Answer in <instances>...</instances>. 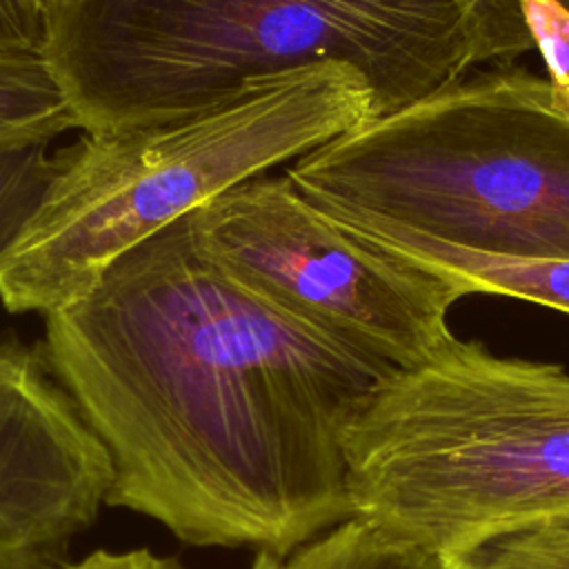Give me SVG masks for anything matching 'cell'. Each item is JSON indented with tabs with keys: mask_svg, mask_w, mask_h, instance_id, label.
I'll return each instance as SVG.
<instances>
[{
	"mask_svg": "<svg viewBox=\"0 0 569 569\" xmlns=\"http://www.w3.org/2000/svg\"><path fill=\"white\" fill-rule=\"evenodd\" d=\"M44 320L40 351L107 453V507L282 558L351 518L345 429L396 367L238 282L193 213Z\"/></svg>",
	"mask_w": 569,
	"mask_h": 569,
	"instance_id": "6da1fadb",
	"label": "cell"
},
{
	"mask_svg": "<svg viewBox=\"0 0 569 569\" xmlns=\"http://www.w3.org/2000/svg\"><path fill=\"white\" fill-rule=\"evenodd\" d=\"M531 49L518 0H53L42 53L96 133L318 62L356 67L380 118Z\"/></svg>",
	"mask_w": 569,
	"mask_h": 569,
	"instance_id": "7a4b0ae2",
	"label": "cell"
},
{
	"mask_svg": "<svg viewBox=\"0 0 569 569\" xmlns=\"http://www.w3.org/2000/svg\"><path fill=\"white\" fill-rule=\"evenodd\" d=\"M284 176L369 247L569 260V104L525 69L471 73L369 118L289 162Z\"/></svg>",
	"mask_w": 569,
	"mask_h": 569,
	"instance_id": "3957f363",
	"label": "cell"
},
{
	"mask_svg": "<svg viewBox=\"0 0 569 569\" xmlns=\"http://www.w3.org/2000/svg\"><path fill=\"white\" fill-rule=\"evenodd\" d=\"M373 116L356 67L318 62L180 118L84 133L60 149L47 196L0 256L2 307L44 318L69 307L124 251Z\"/></svg>",
	"mask_w": 569,
	"mask_h": 569,
	"instance_id": "277c9868",
	"label": "cell"
},
{
	"mask_svg": "<svg viewBox=\"0 0 569 569\" xmlns=\"http://www.w3.org/2000/svg\"><path fill=\"white\" fill-rule=\"evenodd\" d=\"M347 500L438 558L569 516V371L451 338L345 429Z\"/></svg>",
	"mask_w": 569,
	"mask_h": 569,
	"instance_id": "5b68a950",
	"label": "cell"
},
{
	"mask_svg": "<svg viewBox=\"0 0 569 569\" xmlns=\"http://www.w3.org/2000/svg\"><path fill=\"white\" fill-rule=\"evenodd\" d=\"M202 247L276 307L409 369L451 338L453 282L391 258L336 227L287 176H258L193 211Z\"/></svg>",
	"mask_w": 569,
	"mask_h": 569,
	"instance_id": "8992f818",
	"label": "cell"
},
{
	"mask_svg": "<svg viewBox=\"0 0 569 569\" xmlns=\"http://www.w3.org/2000/svg\"><path fill=\"white\" fill-rule=\"evenodd\" d=\"M111 469L40 347L0 340V569H56L107 507Z\"/></svg>",
	"mask_w": 569,
	"mask_h": 569,
	"instance_id": "52a82bcc",
	"label": "cell"
},
{
	"mask_svg": "<svg viewBox=\"0 0 569 569\" xmlns=\"http://www.w3.org/2000/svg\"><path fill=\"white\" fill-rule=\"evenodd\" d=\"M418 269L431 271L456 287L465 296L493 293L520 298L569 313V260L553 262H516L467 253L440 244H389L373 247Z\"/></svg>",
	"mask_w": 569,
	"mask_h": 569,
	"instance_id": "ba28073f",
	"label": "cell"
},
{
	"mask_svg": "<svg viewBox=\"0 0 569 569\" xmlns=\"http://www.w3.org/2000/svg\"><path fill=\"white\" fill-rule=\"evenodd\" d=\"M80 129L42 51H0V149Z\"/></svg>",
	"mask_w": 569,
	"mask_h": 569,
	"instance_id": "9c48e42d",
	"label": "cell"
},
{
	"mask_svg": "<svg viewBox=\"0 0 569 569\" xmlns=\"http://www.w3.org/2000/svg\"><path fill=\"white\" fill-rule=\"evenodd\" d=\"M287 560L289 569H449L442 558L360 518L342 520Z\"/></svg>",
	"mask_w": 569,
	"mask_h": 569,
	"instance_id": "30bf717a",
	"label": "cell"
},
{
	"mask_svg": "<svg viewBox=\"0 0 569 569\" xmlns=\"http://www.w3.org/2000/svg\"><path fill=\"white\" fill-rule=\"evenodd\" d=\"M449 569H569V516L493 536L451 558Z\"/></svg>",
	"mask_w": 569,
	"mask_h": 569,
	"instance_id": "8fae6325",
	"label": "cell"
},
{
	"mask_svg": "<svg viewBox=\"0 0 569 569\" xmlns=\"http://www.w3.org/2000/svg\"><path fill=\"white\" fill-rule=\"evenodd\" d=\"M60 169L49 142L0 149V256L20 236Z\"/></svg>",
	"mask_w": 569,
	"mask_h": 569,
	"instance_id": "7c38bea8",
	"label": "cell"
},
{
	"mask_svg": "<svg viewBox=\"0 0 569 569\" xmlns=\"http://www.w3.org/2000/svg\"><path fill=\"white\" fill-rule=\"evenodd\" d=\"M518 7L549 80L569 104V9L560 0H518Z\"/></svg>",
	"mask_w": 569,
	"mask_h": 569,
	"instance_id": "4fadbf2b",
	"label": "cell"
},
{
	"mask_svg": "<svg viewBox=\"0 0 569 569\" xmlns=\"http://www.w3.org/2000/svg\"><path fill=\"white\" fill-rule=\"evenodd\" d=\"M44 9L36 0H0V51H42Z\"/></svg>",
	"mask_w": 569,
	"mask_h": 569,
	"instance_id": "5bb4252c",
	"label": "cell"
},
{
	"mask_svg": "<svg viewBox=\"0 0 569 569\" xmlns=\"http://www.w3.org/2000/svg\"><path fill=\"white\" fill-rule=\"evenodd\" d=\"M56 569H187L173 556H160L151 549H127V551H111V549H96L80 560H69Z\"/></svg>",
	"mask_w": 569,
	"mask_h": 569,
	"instance_id": "9a60e30c",
	"label": "cell"
},
{
	"mask_svg": "<svg viewBox=\"0 0 569 569\" xmlns=\"http://www.w3.org/2000/svg\"><path fill=\"white\" fill-rule=\"evenodd\" d=\"M249 569H289V560L273 551H256Z\"/></svg>",
	"mask_w": 569,
	"mask_h": 569,
	"instance_id": "2e32d148",
	"label": "cell"
},
{
	"mask_svg": "<svg viewBox=\"0 0 569 569\" xmlns=\"http://www.w3.org/2000/svg\"><path fill=\"white\" fill-rule=\"evenodd\" d=\"M36 2H38V4H40L44 11H47V7H49L53 0H36Z\"/></svg>",
	"mask_w": 569,
	"mask_h": 569,
	"instance_id": "e0dca14e",
	"label": "cell"
},
{
	"mask_svg": "<svg viewBox=\"0 0 569 569\" xmlns=\"http://www.w3.org/2000/svg\"><path fill=\"white\" fill-rule=\"evenodd\" d=\"M560 2H562V4L569 9V0H560Z\"/></svg>",
	"mask_w": 569,
	"mask_h": 569,
	"instance_id": "ac0fdd59",
	"label": "cell"
}]
</instances>
